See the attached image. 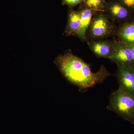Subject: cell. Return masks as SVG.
I'll return each mask as SVG.
<instances>
[{"instance_id":"obj_14","label":"cell","mask_w":134,"mask_h":134,"mask_svg":"<svg viewBox=\"0 0 134 134\" xmlns=\"http://www.w3.org/2000/svg\"><path fill=\"white\" fill-rule=\"evenodd\" d=\"M132 50V54H133V62L134 63V43L130 45Z\"/></svg>"},{"instance_id":"obj_4","label":"cell","mask_w":134,"mask_h":134,"mask_svg":"<svg viewBox=\"0 0 134 134\" xmlns=\"http://www.w3.org/2000/svg\"><path fill=\"white\" fill-rule=\"evenodd\" d=\"M109 59L117 65L134 64L130 45L121 41L114 44L112 54Z\"/></svg>"},{"instance_id":"obj_7","label":"cell","mask_w":134,"mask_h":134,"mask_svg":"<svg viewBox=\"0 0 134 134\" xmlns=\"http://www.w3.org/2000/svg\"><path fill=\"white\" fill-rule=\"evenodd\" d=\"M108 10L113 17L119 20H124L130 16L129 9L120 2L109 5Z\"/></svg>"},{"instance_id":"obj_6","label":"cell","mask_w":134,"mask_h":134,"mask_svg":"<svg viewBox=\"0 0 134 134\" xmlns=\"http://www.w3.org/2000/svg\"><path fill=\"white\" fill-rule=\"evenodd\" d=\"M91 47L97 55L109 59L113 53V45L112 46L107 42L100 41L92 43Z\"/></svg>"},{"instance_id":"obj_3","label":"cell","mask_w":134,"mask_h":134,"mask_svg":"<svg viewBox=\"0 0 134 134\" xmlns=\"http://www.w3.org/2000/svg\"><path fill=\"white\" fill-rule=\"evenodd\" d=\"M117 65L119 89L134 97V64Z\"/></svg>"},{"instance_id":"obj_1","label":"cell","mask_w":134,"mask_h":134,"mask_svg":"<svg viewBox=\"0 0 134 134\" xmlns=\"http://www.w3.org/2000/svg\"><path fill=\"white\" fill-rule=\"evenodd\" d=\"M55 62L66 79L80 89L100 83L109 75L104 68L96 73L92 72L88 65L70 53L59 55Z\"/></svg>"},{"instance_id":"obj_2","label":"cell","mask_w":134,"mask_h":134,"mask_svg":"<svg viewBox=\"0 0 134 134\" xmlns=\"http://www.w3.org/2000/svg\"><path fill=\"white\" fill-rule=\"evenodd\" d=\"M107 108L126 120L134 124L133 96L118 89L111 94Z\"/></svg>"},{"instance_id":"obj_8","label":"cell","mask_w":134,"mask_h":134,"mask_svg":"<svg viewBox=\"0 0 134 134\" xmlns=\"http://www.w3.org/2000/svg\"><path fill=\"white\" fill-rule=\"evenodd\" d=\"M81 25L76 34L81 39L84 38L86 30L91 21L92 10L89 8L83 10L80 12Z\"/></svg>"},{"instance_id":"obj_10","label":"cell","mask_w":134,"mask_h":134,"mask_svg":"<svg viewBox=\"0 0 134 134\" xmlns=\"http://www.w3.org/2000/svg\"><path fill=\"white\" fill-rule=\"evenodd\" d=\"M81 25L80 12L72 10L69 15L66 33L68 35L76 34Z\"/></svg>"},{"instance_id":"obj_13","label":"cell","mask_w":134,"mask_h":134,"mask_svg":"<svg viewBox=\"0 0 134 134\" xmlns=\"http://www.w3.org/2000/svg\"><path fill=\"white\" fill-rule=\"evenodd\" d=\"M129 9H134V0H119Z\"/></svg>"},{"instance_id":"obj_11","label":"cell","mask_w":134,"mask_h":134,"mask_svg":"<svg viewBox=\"0 0 134 134\" xmlns=\"http://www.w3.org/2000/svg\"><path fill=\"white\" fill-rule=\"evenodd\" d=\"M84 2L88 8L92 10L101 11L104 8L105 0H85Z\"/></svg>"},{"instance_id":"obj_12","label":"cell","mask_w":134,"mask_h":134,"mask_svg":"<svg viewBox=\"0 0 134 134\" xmlns=\"http://www.w3.org/2000/svg\"><path fill=\"white\" fill-rule=\"evenodd\" d=\"M85 1V0H62V4L72 7L83 2H84Z\"/></svg>"},{"instance_id":"obj_9","label":"cell","mask_w":134,"mask_h":134,"mask_svg":"<svg viewBox=\"0 0 134 134\" xmlns=\"http://www.w3.org/2000/svg\"><path fill=\"white\" fill-rule=\"evenodd\" d=\"M118 36L121 42L130 45L134 43V23L126 24L120 29Z\"/></svg>"},{"instance_id":"obj_5","label":"cell","mask_w":134,"mask_h":134,"mask_svg":"<svg viewBox=\"0 0 134 134\" xmlns=\"http://www.w3.org/2000/svg\"><path fill=\"white\" fill-rule=\"evenodd\" d=\"M110 30L109 21L103 15L97 16L93 19L91 26V32L95 37H104L108 34Z\"/></svg>"}]
</instances>
